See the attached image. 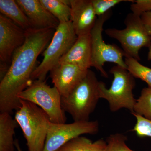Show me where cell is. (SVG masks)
Listing matches in <instances>:
<instances>
[{
	"label": "cell",
	"instance_id": "obj_1",
	"mask_svg": "<svg viewBox=\"0 0 151 151\" xmlns=\"http://www.w3.org/2000/svg\"><path fill=\"white\" fill-rule=\"evenodd\" d=\"M55 29L26 30L22 45L14 52L8 70L0 82V113H12L21 106L18 95L32 82L37 58L50 42Z\"/></svg>",
	"mask_w": 151,
	"mask_h": 151
},
{
	"label": "cell",
	"instance_id": "obj_2",
	"mask_svg": "<svg viewBox=\"0 0 151 151\" xmlns=\"http://www.w3.org/2000/svg\"><path fill=\"white\" fill-rule=\"evenodd\" d=\"M99 82L94 72L89 69L72 92L67 97H61L63 109L70 114L74 122L89 121L100 99Z\"/></svg>",
	"mask_w": 151,
	"mask_h": 151
},
{
	"label": "cell",
	"instance_id": "obj_3",
	"mask_svg": "<svg viewBox=\"0 0 151 151\" xmlns=\"http://www.w3.org/2000/svg\"><path fill=\"white\" fill-rule=\"evenodd\" d=\"M21 106L14 119L27 141L28 151H43L50 122L43 110L37 105L20 99Z\"/></svg>",
	"mask_w": 151,
	"mask_h": 151
},
{
	"label": "cell",
	"instance_id": "obj_4",
	"mask_svg": "<svg viewBox=\"0 0 151 151\" xmlns=\"http://www.w3.org/2000/svg\"><path fill=\"white\" fill-rule=\"evenodd\" d=\"M110 72L113 76V79L109 89L106 88L103 81L99 82L100 99L108 101L112 112L126 108L134 113L137 102L133 93L136 86L134 77L127 69L118 65L112 67Z\"/></svg>",
	"mask_w": 151,
	"mask_h": 151
},
{
	"label": "cell",
	"instance_id": "obj_5",
	"mask_svg": "<svg viewBox=\"0 0 151 151\" xmlns=\"http://www.w3.org/2000/svg\"><path fill=\"white\" fill-rule=\"evenodd\" d=\"M78 36L71 21L60 23L55 29L50 42L43 52L42 61L32 75V81H45L49 72L58 64L60 58L69 51Z\"/></svg>",
	"mask_w": 151,
	"mask_h": 151
},
{
	"label": "cell",
	"instance_id": "obj_6",
	"mask_svg": "<svg viewBox=\"0 0 151 151\" xmlns=\"http://www.w3.org/2000/svg\"><path fill=\"white\" fill-rule=\"evenodd\" d=\"M18 98L30 102L41 108L52 123L64 124L66 119L61 105V96L56 87H51L45 81H32L29 86L19 94Z\"/></svg>",
	"mask_w": 151,
	"mask_h": 151
},
{
	"label": "cell",
	"instance_id": "obj_7",
	"mask_svg": "<svg viewBox=\"0 0 151 151\" xmlns=\"http://www.w3.org/2000/svg\"><path fill=\"white\" fill-rule=\"evenodd\" d=\"M124 24L126 27L124 29L108 28L105 30V33L119 42L125 57H131L139 61L140 60V50L143 47H148L151 45L150 37L140 17L130 13L126 17Z\"/></svg>",
	"mask_w": 151,
	"mask_h": 151
},
{
	"label": "cell",
	"instance_id": "obj_8",
	"mask_svg": "<svg viewBox=\"0 0 151 151\" xmlns=\"http://www.w3.org/2000/svg\"><path fill=\"white\" fill-rule=\"evenodd\" d=\"M108 11L103 15L97 17L95 25L90 33L92 44V67L100 71L101 75L108 78V73L104 68L105 63H113L127 69V65L123 59L125 57L124 51L114 45L108 44L103 39V26L112 15Z\"/></svg>",
	"mask_w": 151,
	"mask_h": 151
},
{
	"label": "cell",
	"instance_id": "obj_9",
	"mask_svg": "<svg viewBox=\"0 0 151 151\" xmlns=\"http://www.w3.org/2000/svg\"><path fill=\"white\" fill-rule=\"evenodd\" d=\"M99 130L97 121L74 122L70 124L50 122L43 151H57L74 138L85 134H96Z\"/></svg>",
	"mask_w": 151,
	"mask_h": 151
},
{
	"label": "cell",
	"instance_id": "obj_10",
	"mask_svg": "<svg viewBox=\"0 0 151 151\" xmlns=\"http://www.w3.org/2000/svg\"><path fill=\"white\" fill-rule=\"evenodd\" d=\"M25 39V30L1 14H0L1 62H9L14 52L23 45Z\"/></svg>",
	"mask_w": 151,
	"mask_h": 151
},
{
	"label": "cell",
	"instance_id": "obj_11",
	"mask_svg": "<svg viewBox=\"0 0 151 151\" xmlns=\"http://www.w3.org/2000/svg\"><path fill=\"white\" fill-rule=\"evenodd\" d=\"M88 70L70 63H62L50 72L54 86L62 97H66L86 76Z\"/></svg>",
	"mask_w": 151,
	"mask_h": 151
},
{
	"label": "cell",
	"instance_id": "obj_12",
	"mask_svg": "<svg viewBox=\"0 0 151 151\" xmlns=\"http://www.w3.org/2000/svg\"><path fill=\"white\" fill-rule=\"evenodd\" d=\"M72 23L77 36L90 34L97 19L91 0H70Z\"/></svg>",
	"mask_w": 151,
	"mask_h": 151
},
{
	"label": "cell",
	"instance_id": "obj_13",
	"mask_svg": "<svg viewBox=\"0 0 151 151\" xmlns=\"http://www.w3.org/2000/svg\"><path fill=\"white\" fill-rule=\"evenodd\" d=\"M26 15L33 28L56 29L60 24L58 20L51 14L40 0H16Z\"/></svg>",
	"mask_w": 151,
	"mask_h": 151
},
{
	"label": "cell",
	"instance_id": "obj_14",
	"mask_svg": "<svg viewBox=\"0 0 151 151\" xmlns=\"http://www.w3.org/2000/svg\"><path fill=\"white\" fill-rule=\"evenodd\" d=\"M62 63H70L86 70L92 67L90 34L78 37L69 51L60 60L58 64Z\"/></svg>",
	"mask_w": 151,
	"mask_h": 151
},
{
	"label": "cell",
	"instance_id": "obj_15",
	"mask_svg": "<svg viewBox=\"0 0 151 151\" xmlns=\"http://www.w3.org/2000/svg\"><path fill=\"white\" fill-rule=\"evenodd\" d=\"M10 113H0V151H14L15 130L18 126Z\"/></svg>",
	"mask_w": 151,
	"mask_h": 151
},
{
	"label": "cell",
	"instance_id": "obj_16",
	"mask_svg": "<svg viewBox=\"0 0 151 151\" xmlns=\"http://www.w3.org/2000/svg\"><path fill=\"white\" fill-rule=\"evenodd\" d=\"M0 12L24 30L32 28L28 19L14 0H0Z\"/></svg>",
	"mask_w": 151,
	"mask_h": 151
},
{
	"label": "cell",
	"instance_id": "obj_17",
	"mask_svg": "<svg viewBox=\"0 0 151 151\" xmlns=\"http://www.w3.org/2000/svg\"><path fill=\"white\" fill-rule=\"evenodd\" d=\"M106 146L107 142L103 139L92 142L80 136L68 142L57 151H105Z\"/></svg>",
	"mask_w": 151,
	"mask_h": 151
},
{
	"label": "cell",
	"instance_id": "obj_18",
	"mask_svg": "<svg viewBox=\"0 0 151 151\" xmlns=\"http://www.w3.org/2000/svg\"><path fill=\"white\" fill-rule=\"evenodd\" d=\"M42 4L60 23L70 21L71 8L62 0H40Z\"/></svg>",
	"mask_w": 151,
	"mask_h": 151
},
{
	"label": "cell",
	"instance_id": "obj_19",
	"mask_svg": "<svg viewBox=\"0 0 151 151\" xmlns=\"http://www.w3.org/2000/svg\"><path fill=\"white\" fill-rule=\"evenodd\" d=\"M127 70L134 78H139L145 81L151 87V68L142 65L138 60L131 57H125Z\"/></svg>",
	"mask_w": 151,
	"mask_h": 151
},
{
	"label": "cell",
	"instance_id": "obj_20",
	"mask_svg": "<svg viewBox=\"0 0 151 151\" xmlns=\"http://www.w3.org/2000/svg\"><path fill=\"white\" fill-rule=\"evenodd\" d=\"M133 113L151 121V87H145L142 89L140 96L137 100Z\"/></svg>",
	"mask_w": 151,
	"mask_h": 151
},
{
	"label": "cell",
	"instance_id": "obj_21",
	"mask_svg": "<svg viewBox=\"0 0 151 151\" xmlns=\"http://www.w3.org/2000/svg\"><path fill=\"white\" fill-rule=\"evenodd\" d=\"M127 138L121 133L110 135L107 138V146L105 151H134L126 144Z\"/></svg>",
	"mask_w": 151,
	"mask_h": 151
},
{
	"label": "cell",
	"instance_id": "obj_22",
	"mask_svg": "<svg viewBox=\"0 0 151 151\" xmlns=\"http://www.w3.org/2000/svg\"><path fill=\"white\" fill-rule=\"evenodd\" d=\"M94 12L97 17L103 15L111 9L122 2H133V0H91Z\"/></svg>",
	"mask_w": 151,
	"mask_h": 151
},
{
	"label": "cell",
	"instance_id": "obj_23",
	"mask_svg": "<svg viewBox=\"0 0 151 151\" xmlns=\"http://www.w3.org/2000/svg\"><path fill=\"white\" fill-rule=\"evenodd\" d=\"M132 114L137 120L133 131L136 132L137 136L139 137H151V121L134 113Z\"/></svg>",
	"mask_w": 151,
	"mask_h": 151
},
{
	"label": "cell",
	"instance_id": "obj_24",
	"mask_svg": "<svg viewBox=\"0 0 151 151\" xmlns=\"http://www.w3.org/2000/svg\"><path fill=\"white\" fill-rule=\"evenodd\" d=\"M130 10L134 14L141 17L144 13L151 12V0H133Z\"/></svg>",
	"mask_w": 151,
	"mask_h": 151
},
{
	"label": "cell",
	"instance_id": "obj_25",
	"mask_svg": "<svg viewBox=\"0 0 151 151\" xmlns=\"http://www.w3.org/2000/svg\"><path fill=\"white\" fill-rule=\"evenodd\" d=\"M140 17L142 22L151 40V12L144 13Z\"/></svg>",
	"mask_w": 151,
	"mask_h": 151
},
{
	"label": "cell",
	"instance_id": "obj_26",
	"mask_svg": "<svg viewBox=\"0 0 151 151\" xmlns=\"http://www.w3.org/2000/svg\"><path fill=\"white\" fill-rule=\"evenodd\" d=\"M15 147L16 148L17 150V151H23L20 146L19 144V141L16 140L15 141Z\"/></svg>",
	"mask_w": 151,
	"mask_h": 151
},
{
	"label": "cell",
	"instance_id": "obj_27",
	"mask_svg": "<svg viewBox=\"0 0 151 151\" xmlns=\"http://www.w3.org/2000/svg\"><path fill=\"white\" fill-rule=\"evenodd\" d=\"M149 52L148 54L147 58L149 60H151V45L148 47Z\"/></svg>",
	"mask_w": 151,
	"mask_h": 151
}]
</instances>
